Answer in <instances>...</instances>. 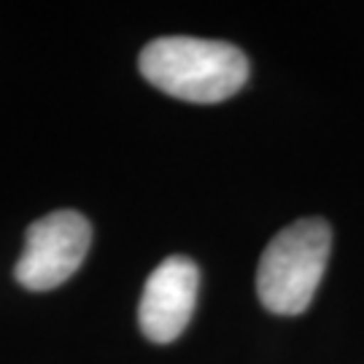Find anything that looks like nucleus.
I'll use <instances>...</instances> for the list:
<instances>
[{
  "label": "nucleus",
  "instance_id": "obj_1",
  "mask_svg": "<svg viewBox=\"0 0 364 364\" xmlns=\"http://www.w3.org/2000/svg\"><path fill=\"white\" fill-rule=\"evenodd\" d=\"M138 68L149 84L186 103H221L248 81V60L237 46L189 36L151 41Z\"/></svg>",
  "mask_w": 364,
  "mask_h": 364
},
{
  "label": "nucleus",
  "instance_id": "obj_2",
  "mask_svg": "<svg viewBox=\"0 0 364 364\" xmlns=\"http://www.w3.org/2000/svg\"><path fill=\"white\" fill-rule=\"evenodd\" d=\"M332 246L324 219H299L267 243L257 267V294L270 313L299 316L321 284Z\"/></svg>",
  "mask_w": 364,
  "mask_h": 364
},
{
  "label": "nucleus",
  "instance_id": "obj_3",
  "mask_svg": "<svg viewBox=\"0 0 364 364\" xmlns=\"http://www.w3.org/2000/svg\"><path fill=\"white\" fill-rule=\"evenodd\" d=\"M92 227L78 210H54L33 221L25 235V254L16 262L14 278L27 291L63 287L87 259Z\"/></svg>",
  "mask_w": 364,
  "mask_h": 364
},
{
  "label": "nucleus",
  "instance_id": "obj_4",
  "mask_svg": "<svg viewBox=\"0 0 364 364\" xmlns=\"http://www.w3.org/2000/svg\"><path fill=\"white\" fill-rule=\"evenodd\" d=\"M200 270L189 257H168L156 264L144 287L138 324L151 343H173L192 321L197 305Z\"/></svg>",
  "mask_w": 364,
  "mask_h": 364
}]
</instances>
